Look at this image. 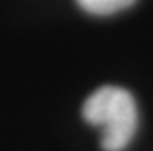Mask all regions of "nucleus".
I'll return each instance as SVG.
<instances>
[{
  "label": "nucleus",
  "instance_id": "1",
  "mask_svg": "<svg viewBox=\"0 0 153 151\" xmlns=\"http://www.w3.org/2000/svg\"><path fill=\"white\" fill-rule=\"evenodd\" d=\"M82 117L89 126L100 127L104 151H124L139 129V109L133 95L119 86L95 89L82 106Z\"/></svg>",
  "mask_w": 153,
  "mask_h": 151
},
{
  "label": "nucleus",
  "instance_id": "2",
  "mask_svg": "<svg viewBox=\"0 0 153 151\" xmlns=\"http://www.w3.org/2000/svg\"><path fill=\"white\" fill-rule=\"evenodd\" d=\"M84 13L93 16H109L120 13L131 6H135L137 0H75Z\"/></svg>",
  "mask_w": 153,
  "mask_h": 151
}]
</instances>
